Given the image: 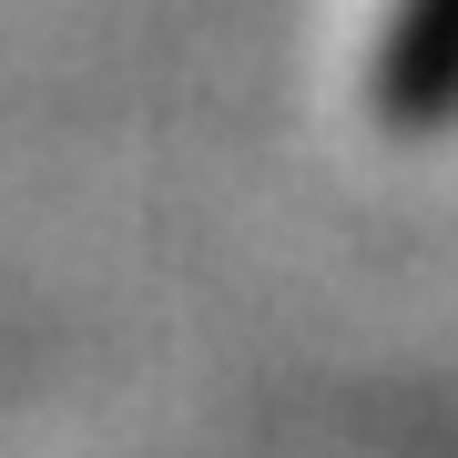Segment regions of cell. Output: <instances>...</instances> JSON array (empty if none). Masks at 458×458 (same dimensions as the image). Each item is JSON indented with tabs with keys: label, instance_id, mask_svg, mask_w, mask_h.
Masks as SVG:
<instances>
[{
	"label": "cell",
	"instance_id": "obj_1",
	"mask_svg": "<svg viewBox=\"0 0 458 458\" xmlns=\"http://www.w3.org/2000/svg\"><path fill=\"white\" fill-rule=\"evenodd\" d=\"M377 102L387 113H438V102H458V0H408L387 62H377Z\"/></svg>",
	"mask_w": 458,
	"mask_h": 458
}]
</instances>
